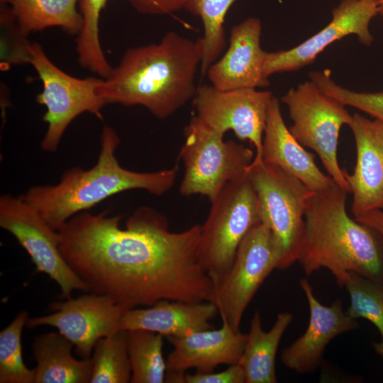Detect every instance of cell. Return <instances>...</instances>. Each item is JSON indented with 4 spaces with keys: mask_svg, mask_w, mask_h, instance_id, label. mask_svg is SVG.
I'll list each match as a JSON object with an SVG mask.
<instances>
[{
    "mask_svg": "<svg viewBox=\"0 0 383 383\" xmlns=\"http://www.w3.org/2000/svg\"><path fill=\"white\" fill-rule=\"evenodd\" d=\"M123 216L83 211L58 231L62 255L91 293L110 296L125 309L160 300L213 302L214 284L198 255L201 226L170 230L156 210Z\"/></svg>",
    "mask_w": 383,
    "mask_h": 383,
    "instance_id": "1",
    "label": "cell"
},
{
    "mask_svg": "<svg viewBox=\"0 0 383 383\" xmlns=\"http://www.w3.org/2000/svg\"><path fill=\"white\" fill-rule=\"evenodd\" d=\"M202 55L201 38L167 32L157 43L128 49L101 79L99 95L105 105L141 106L159 119L167 118L194 98Z\"/></svg>",
    "mask_w": 383,
    "mask_h": 383,
    "instance_id": "2",
    "label": "cell"
},
{
    "mask_svg": "<svg viewBox=\"0 0 383 383\" xmlns=\"http://www.w3.org/2000/svg\"><path fill=\"white\" fill-rule=\"evenodd\" d=\"M119 144L116 131L105 125L100 135L98 159L92 167L70 168L57 184L33 186L22 195L23 199L58 231L74 216L118 193L142 189L162 196L173 187L178 166L155 172L126 169L116 156Z\"/></svg>",
    "mask_w": 383,
    "mask_h": 383,
    "instance_id": "3",
    "label": "cell"
},
{
    "mask_svg": "<svg viewBox=\"0 0 383 383\" xmlns=\"http://www.w3.org/2000/svg\"><path fill=\"white\" fill-rule=\"evenodd\" d=\"M347 194L334 183L310 196L298 262L307 275L326 268L340 286L350 272L383 285L381 235L348 216Z\"/></svg>",
    "mask_w": 383,
    "mask_h": 383,
    "instance_id": "4",
    "label": "cell"
},
{
    "mask_svg": "<svg viewBox=\"0 0 383 383\" xmlns=\"http://www.w3.org/2000/svg\"><path fill=\"white\" fill-rule=\"evenodd\" d=\"M224 135L192 116L184 129L179 154L184 166L180 194H200L212 201L228 183L247 176L254 151L234 140H224Z\"/></svg>",
    "mask_w": 383,
    "mask_h": 383,
    "instance_id": "5",
    "label": "cell"
},
{
    "mask_svg": "<svg viewBox=\"0 0 383 383\" xmlns=\"http://www.w3.org/2000/svg\"><path fill=\"white\" fill-rule=\"evenodd\" d=\"M248 175L256 192L260 221L272 235L277 269H287L298 261L306 204L314 192L279 167L264 162L250 165Z\"/></svg>",
    "mask_w": 383,
    "mask_h": 383,
    "instance_id": "6",
    "label": "cell"
},
{
    "mask_svg": "<svg viewBox=\"0 0 383 383\" xmlns=\"http://www.w3.org/2000/svg\"><path fill=\"white\" fill-rule=\"evenodd\" d=\"M199 243V260L215 285L227 274L240 243L259 222L255 190L247 174L228 183L215 199Z\"/></svg>",
    "mask_w": 383,
    "mask_h": 383,
    "instance_id": "7",
    "label": "cell"
},
{
    "mask_svg": "<svg viewBox=\"0 0 383 383\" xmlns=\"http://www.w3.org/2000/svg\"><path fill=\"white\" fill-rule=\"evenodd\" d=\"M281 100L292 121L291 133L302 146L313 150L328 175L350 193L337 156L340 129L353 119L346 106L323 92L311 79L289 89Z\"/></svg>",
    "mask_w": 383,
    "mask_h": 383,
    "instance_id": "8",
    "label": "cell"
},
{
    "mask_svg": "<svg viewBox=\"0 0 383 383\" xmlns=\"http://www.w3.org/2000/svg\"><path fill=\"white\" fill-rule=\"evenodd\" d=\"M26 51V62L34 67L43 84L36 101L46 108L43 119L48 127L40 148L54 152L67 127L78 116L88 112L102 119L101 109L106 105L98 93L102 78L79 79L65 73L36 42H28Z\"/></svg>",
    "mask_w": 383,
    "mask_h": 383,
    "instance_id": "9",
    "label": "cell"
},
{
    "mask_svg": "<svg viewBox=\"0 0 383 383\" xmlns=\"http://www.w3.org/2000/svg\"><path fill=\"white\" fill-rule=\"evenodd\" d=\"M278 263L272 233L259 222L243 238L227 274L215 285L213 303L222 321L240 331L246 308Z\"/></svg>",
    "mask_w": 383,
    "mask_h": 383,
    "instance_id": "10",
    "label": "cell"
},
{
    "mask_svg": "<svg viewBox=\"0 0 383 383\" xmlns=\"http://www.w3.org/2000/svg\"><path fill=\"white\" fill-rule=\"evenodd\" d=\"M0 226L10 233L26 250L36 270L46 274L60 287L64 299L74 290L89 292L86 283L74 272L61 254L59 233L22 197L0 196Z\"/></svg>",
    "mask_w": 383,
    "mask_h": 383,
    "instance_id": "11",
    "label": "cell"
},
{
    "mask_svg": "<svg viewBox=\"0 0 383 383\" xmlns=\"http://www.w3.org/2000/svg\"><path fill=\"white\" fill-rule=\"evenodd\" d=\"M268 91L252 88L220 90L212 85L198 87L193 104L196 116L213 130L232 131L240 140L255 148L251 165L262 162V141L270 102Z\"/></svg>",
    "mask_w": 383,
    "mask_h": 383,
    "instance_id": "12",
    "label": "cell"
},
{
    "mask_svg": "<svg viewBox=\"0 0 383 383\" xmlns=\"http://www.w3.org/2000/svg\"><path fill=\"white\" fill-rule=\"evenodd\" d=\"M50 304L52 313L28 318L26 326L56 328L70 340L82 358L91 357L96 343L102 338L118 331L123 311L127 309L110 296L91 293Z\"/></svg>",
    "mask_w": 383,
    "mask_h": 383,
    "instance_id": "13",
    "label": "cell"
},
{
    "mask_svg": "<svg viewBox=\"0 0 383 383\" xmlns=\"http://www.w3.org/2000/svg\"><path fill=\"white\" fill-rule=\"evenodd\" d=\"M378 15V4L368 0H342L332 11L330 22L321 30L296 46L266 54L265 74L270 75L297 71L312 63L317 56L335 41L355 35L365 45L373 36L370 25Z\"/></svg>",
    "mask_w": 383,
    "mask_h": 383,
    "instance_id": "14",
    "label": "cell"
},
{
    "mask_svg": "<svg viewBox=\"0 0 383 383\" xmlns=\"http://www.w3.org/2000/svg\"><path fill=\"white\" fill-rule=\"evenodd\" d=\"M262 23L250 17L233 26L229 46L221 58L208 69L211 85L220 90L257 89L270 85L265 74L267 52L261 47Z\"/></svg>",
    "mask_w": 383,
    "mask_h": 383,
    "instance_id": "15",
    "label": "cell"
},
{
    "mask_svg": "<svg viewBox=\"0 0 383 383\" xmlns=\"http://www.w3.org/2000/svg\"><path fill=\"white\" fill-rule=\"evenodd\" d=\"M356 148V164L344 177L353 194L352 213L357 218L370 211L383 210V123L354 113L348 126Z\"/></svg>",
    "mask_w": 383,
    "mask_h": 383,
    "instance_id": "16",
    "label": "cell"
},
{
    "mask_svg": "<svg viewBox=\"0 0 383 383\" xmlns=\"http://www.w3.org/2000/svg\"><path fill=\"white\" fill-rule=\"evenodd\" d=\"M299 285L306 297L309 322L305 333L281 354L284 366L299 374L314 370L322 360L326 345L336 336L358 328L355 318L343 311L342 300H335L331 306H325L316 298L307 279H302Z\"/></svg>",
    "mask_w": 383,
    "mask_h": 383,
    "instance_id": "17",
    "label": "cell"
},
{
    "mask_svg": "<svg viewBox=\"0 0 383 383\" xmlns=\"http://www.w3.org/2000/svg\"><path fill=\"white\" fill-rule=\"evenodd\" d=\"M173 350L166 360V372H210L221 365L238 364L247 334L233 330L224 321L219 329H208L185 336H168Z\"/></svg>",
    "mask_w": 383,
    "mask_h": 383,
    "instance_id": "18",
    "label": "cell"
},
{
    "mask_svg": "<svg viewBox=\"0 0 383 383\" xmlns=\"http://www.w3.org/2000/svg\"><path fill=\"white\" fill-rule=\"evenodd\" d=\"M314 159V155L306 150L287 127L279 101L273 96L263 135L262 162L279 167L312 192H319L335 182L321 171Z\"/></svg>",
    "mask_w": 383,
    "mask_h": 383,
    "instance_id": "19",
    "label": "cell"
},
{
    "mask_svg": "<svg viewBox=\"0 0 383 383\" xmlns=\"http://www.w3.org/2000/svg\"><path fill=\"white\" fill-rule=\"evenodd\" d=\"M218 311L210 301L160 300L147 308L126 309L118 331L147 330L168 336H185L213 328L210 321Z\"/></svg>",
    "mask_w": 383,
    "mask_h": 383,
    "instance_id": "20",
    "label": "cell"
},
{
    "mask_svg": "<svg viewBox=\"0 0 383 383\" xmlns=\"http://www.w3.org/2000/svg\"><path fill=\"white\" fill-rule=\"evenodd\" d=\"M73 343L60 333L49 332L37 336L32 345L36 362L34 383H89L91 357L77 360L72 355Z\"/></svg>",
    "mask_w": 383,
    "mask_h": 383,
    "instance_id": "21",
    "label": "cell"
},
{
    "mask_svg": "<svg viewBox=\"0 0 383 383\" xmlns=\"http://www.w3.org/2000/svg\"><path fill=\"white\" fill-rule=\"evenodd\" d=\"M293 316L288 312L278 314L269 331L262 327L259 311L250 321L249 333L238 364L245 377V383H276L277 382L275 359L280 340L292 321Z\"/></svg>",
    "mask_w": 383,
    "mask_h": 383,
    "instance_id": "22",
    "label": "cell"
},
{
    "mask_svg": "<svg viewBox=\"0 0 383 383\" xmlns=\"http://www.w3.org/2000/svg\"><path fill=\"white\" fill-rule=\"evenodd\" d=\"M79 0H13L10 5L20 33L24 37L47 28L59 27L78 35L83 21L77 5Z\"/></svg>",
    "mask_w": 383,
    "mask_h": 383,
    "instance_id": "23",
    "label": "cell"
},
{
    "mask_svg": "<svg viewBox=\"0 0 383 383\" xmlns=\"http://www.w3.org/2000/svg\"><path fill=\"white\" fill-rule=\"evenodd\" d=\"M127 331L131 382H165L167 365L162 354L163 335L143 329Z\"/></svg>",
    "mask_w": 383,
    "mask_h": 383,
    "instance_id": "24",
    "label": "cell"
},
{
    "mask_svg": "<svg viewBox=\"0 0 383 383\" xmlns=\"http://www.w3.org/2000/svg\"><path fill=\"white\" fill-rule=\"evenodd\" d=\"M108 0H79L83 24L76 39L79 65L90 72L106 78L113 67L107 61L99 39V19Z\"/></svg>",
    "mask_w": 383,
    "mask_h": 383,
    "instance_id": "25",
    "label": "cell"
},
{
    "mask_svg": "<svg viewBox=\"0 0 383 383\" xmlns=\"http://www.w3.org/2000/svg\"><path fill=\"white\" fill-rule=\"evenodd\" d=\"M235 0H188L184 9L199 16L204 26L201 77L215 62L226 47L223 24L231 6Z\"/></svg>",
    "mask_w": 383,
    "mask_h": 383,
    "instance_id": "26",
    "label": "cell"
},
{
    "mask_svg": "<svg viewBox=\"0 0 383 383\" xmlns=\"http://www.w3.org/2000/svg\"><path fill=\"white\" fill-rule=\"evenodd\" d=\"M341 286H345L350 298L347 311L353 318H363L375 326L381 335L372 347L383 360V285L355 272H348Z\"/></svg>",
    "mask_w": 383,
    "mask_h": 383,
    "instance_id": "27",
    "label": "cell"
},
{
    "mask_svg": "<svg viewBox=\"0 0 383 383\" xmlns=\"http://www.w3.org/2000/svg\"><path fill=\"white\" fill-rule=\"evenodd\" d=\"M127 336V331H121L98 340L91 357V383L131 382Z\"/></svg>",
    "mask_w": 383,
    "mask_h": 383,
    "instance_id": "28",
    "label": "cell"
},
{
    "mask_svg": "<svg viewBox=\"0 0 383 383\" xmlns=\"http://www.w3.org/2000/svg\"><path fill=\"white\" fill-rule=\"evenodd\" d=\"M28 312H19L0 333V383H34L35 370L25 365L22 355L21 335L28 320Z\"/></svg>",
    "mask_w": 383,
    "mask_h": 383,
    "instance_id": "29",
    "label": "cell"
},
{
    "mask_svg": "<svg viewBox=\"0 0 383 383\" xmlns=\"http://www.w3.org/2000/svg\"><path fill=\"white\" fill-rule=\"evenodd\" d=\"M309 79L327 95L383 123V91L360 92L345 88L332 79L329 70L311 72Z\"/></svg>",
    "mask_w": 383,
    "mask_h": 383,
    "instance_id": "30",
    "label": "cell"
},
{
    "mask_svg": "<svg viewBox=\"0 0 383 383\" xmlns=\"http://www.w3.org/2000/svg\"><path fill=\"white\" fill-rule=\"evenodd\" d=\"M184 383H245L244 372L239 364L219 372L185 373Z\"/></svg>",
    "mask_w": 383,
    "mask_h": 383,
    "instance_id": "31",
    "label": "cell"
},
{
    "mask_svg": "<svg viewBox=\"0 0 383 383\" xmlns=\"http://www.w3.org/2000/svg\"><path fill=\"white\" fill-rule=\"evenodd\" d=\"M138 13L145 15H166L184 9L188 0H128Z\"/></svg>",
    "mask_w": 383,
    "mask_h": 383,
    "instance_id": "32",
    "label": "cell"
},
{
    "mask_svg": "<svg viewBox=\"0 0 383 383\" xmlns=\"http://www.w3.org/2000/svg\"><path fill=\"white\" fill-rule=\"evenodd\" d=\"M355 219L375 230L383 237V210H372Z\"/></svg>",
    "mask_w": 383,
    "mask_h": 383,
    "instance_id": "33",
    "label": "cell"
},
{
    "mask_svg": "<svg viewBox=\"0 0 383 383\" xmlns=\"http://www.w3.org/2000/svg\"><path fill=\"white\" fill-rule=\"evenodd\" d=\"M378 14L383 17V0L378 4Z\"/></svg>",
    "mask_w": 383,
    "mask_h": 383,
    "instance_id": "34",
    "label": "cell"
},
{
    "mask_svg": "<svg viewBox=\"0 0 383 383\" xmlns=\"http://www.w3.org/2000/svg\"><path fill=\"white\" fill-rule=\"evenodd\" d=\"M13 0H0L1 5H11Z\"/></svg>",
    "mask_w": 383,
    "mask_h": 383,
    "instance_id": "35",
    "label": "cell"
},
{
    "mask_svg": "<svg viewBox=\"0 0 383 383\" xmlns=\"http://www.w3.org/2000/svg\"><path fill=\"white\" fill-rule=\"evenodd\" d=\"M368 1H373V2H374V3H376V4H378L381 0H368Z\"/></svg>",
    "mask_w": 383,
    "mask_h": 383,
    "instance_id": "36",
    "label": "cell"
}]
</instances>
